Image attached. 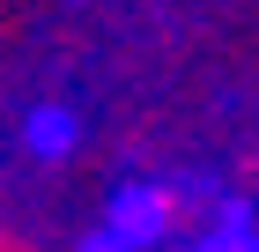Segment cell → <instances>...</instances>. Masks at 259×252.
Instances as JSON below:
<instances>
[{
    "mask_svg": "<svg viewBox=\"0 0 259 252\" xmlns=\"http://www.w3.org/2000/svg\"><path fill=\"white\" fill-rule=\"evenodd\" d=\"M207 252H259V237H244V230H222Z\"/></svg>",
    "mask_w": 259,
    "mask_h": 252,
    "instance_id": "1",
    "label": "cell"
}]
</instances>
